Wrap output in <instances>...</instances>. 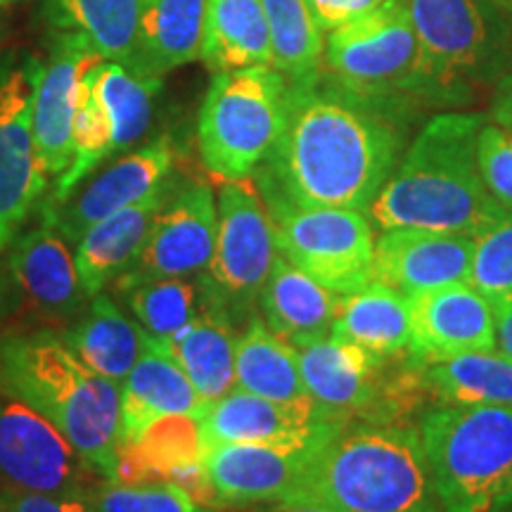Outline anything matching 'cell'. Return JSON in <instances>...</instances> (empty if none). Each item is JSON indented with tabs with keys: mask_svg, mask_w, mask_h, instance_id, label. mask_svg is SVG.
<instances>
[{
	"mask_svg": "<svg viewBox=\"0 0 512 512\" xmlns=\"http://www.w3.org/2000/svg\"><path fill=\"white\" fill-rule=\"evenodd\" d=\"M207 0H143L131 69L162 79L200 60Z\"/></svg>",
	"mask_w": 512,
	"mask_h": 512,
	"instance_id": "29",
	"label": "cell"
},
{
	"mask_svg": "<svg viewBox=\"0 0 512 512\" xmlns=\"http://www.w3.org/2000/svg\"><path fill=\"white\" fill-rule=\"evenodd\" d=\"M128 309L150 337H169L209 306L207 287L200 278H164L119 290Z\"/></svg>",
	"mask_w": 512,
	"mask_h": 512,
	"instance_id": "36",
	"label": "cell"
},
{
	"mask_svg": "<svg viewBox=\"0 0 512 512\" xmlns=\"http://www.w3.org/2000/svg\"><path fill=\"white\" fill-rule=\"evenodd\" d=\"M394 126L366 98L330 86L290 83L280 138L256 169L264 202L366 211L399 164Z\"/></svg>",
	"mask_w": 512,
	"mask_h": 512,
	"instance_id": "1",
	"label": "cell"
},
{
	"mask_svg": "<svg viewBox=\"0 0 512 512\" xmlns=\"http://www.w3.org/2000/svg\"><path fill=\"white\" fill-rule=\"evenodd\" d=\"M290 81L271 64L214 74L204 95L197 143L207 169L221 181L252 178L278 143Z\"/></svg>",
	"mask_w": 512,
	"mask_h": 512,
	"instance_id": "7",
	"label": "cell"
},
{
	"mask_svg": "<svg viewBox=\"0 0 512 512\" xmlns=\"http://www.w3.org/2000/svg\"><path fill=\"white\" fill-rule=\"evenodd\" d=\"M325 441L309 446H207L204 472H207L214 501L223 505L292 503L302 489L313 453Z\"/></svg>",
	"mask_w": 512,
	"mask_h": 512,
	"instance_id": "14",
	"label": "cell"
},
{
	"mask_svg": "<svg viewBox=\"0 0 512 512\" xmlns=\"http://www.w3.org/2000/svg\"><path fill=\"white\" fill-rule=\"evenodd\" d=\"M69 349L88 368L114 384H124L140 354L147 347V335L138 320H131L107 294H95L79 316L62 332Z\"/></svg>",
	"mask_w": 512,
	"mask_h": 512,
	"instance_id": "28",
	"label": "cell"
},
{
	"mask_svg": "<svg viewBox=\"0 0 512 512\" xmlns=\"http://www.w3.org/2000/svg\"><path fill=\"white\" fill-rule=\"evenodd\" d=\"M8 266L24 304L48 323H72L91 302L69 242L50 223L12 240Z\"/></svg>",
	"mask_w": 512,
	"mask_h": 512,
	"instance_id": "21",
	"label": "cell"
},
{
	"mask_svg": "<svg viewBox=\"0 0 512 512\" xmlns=\"http://www.w3.org/2000/svg\"><path fill=\"white\" fill-rule=\"evenodd\" d=\"M330 337L387 361L411 349V304L406 294L370 280L356 292L342 294Z\"/></svg>",
	"mask_w": 512,
	"mask_h": 512,
	"instance_id": "27",
	"label": "cell"
},
{
	"mask_svg": "<svg viewBox=\"0 0 512 512\" xmlns=\"http://www.w3.org/2000/svg\"><path fill=\"white\" fill-rule=\"evenodd\" d=\"M31 95V69L0 81V252L17 238L48 183L31 133Z\"/></svg>",
	"mask_w": 512,
	"mask_h": 512,
	"instance_id": "15",
	"label": "cell"
},
{
	"mask_svg": "<svg viewBox=\"0 0 512 512\" xmlns=\"http://www.w3.org/2000/svg\"><path fill=\"white\" fill-rule=\"evenodd\" d=\"M484 119L448 112L430 119L377 192L368 216L375 228H422L477 238L505 214L479 171Z\"/></svg>",
	"mask_w": 512,
	"mask_h": 512,
	"instance_id": "2",
	"label": "cell"
},
{
	"mask_svg": "<svg viewBox=\"0 0 512 512\" xmlns=\"http://www.w3.org/2000/svg\"><path fill=\"white\" fill-rule=\"evenodd\" d=\"M323 67L358 98L422 93L420 46L406 0H382L375 10L330 31Z\"/></svg>",
	"mask_w": 512,
	"mask_h": 512,
	"instance_id": "8",
	"label": "cell"
},
{
	"mask_svg": "<svg viewBox=\"0 0 512 512\" xmlns=\"http://www.w3.org/2000/svg\"><path fill=\"white\" fill-rule=\"evenodd\" d=\"M292 503L332 512H444L420 430L392 425L339 427L316 448Z\"/></svg>",
	"mask_w": 512,
	"mask_h": 512,
	"instance_id": "4",
	"label": "cell"
},
{
	"mask_svg": "<svg viewBox=\"0 0 512 512\" xmlns=\"http://www.w3.org/2000/svg\"><path fill=\"white\" fill-rule=\"evenodd\" d=\"M53 22L86 38L105 62L131 67L143 0H50Z\"/></svg>",
	"mask_w": 512,
	"mask_h": 512,
	"instance_id": "33",
	"label": "cell"
},
{
	"mask_svg": "<svg viewBox=\"0 0 512 512\" xmlns=\"http://www.w3.org/2000/svg\"><path fill=\"white\" fill-rule=\"evenodd\" d=\"M166 200H169V183L131 207L95 223L83 235L76 245V268L88 297L100 294L112 280H119L133 266Z\"/></svg>",
	"mask_w": 512,
	"mask_h": 512,
	"instance_id": "25",
	"label": "cell"
},
{
	"mask_svg": "<svg viewBox=\"0 0 512 512\" xmlns=\"http://www.w3.org/2000/svg\"><path fill=\"white\" fill-rule=\"evenodd\" d=\"M91 512H214L176 484L102 482L91 496Z\"/></svg>",
	"mask_w": 512,
	"mask_h": 512,
	"instance_id": "37",
	"label": "cell"
},
{
	"mask_svg": "<svg viewBox=\"0 0 512 512\" xmlns=\"http://www.w3.org/2000/svg\"><path fill=\"white\" fill-rule=\"evenodd\" d=\"M0 512H91V501L0 484Z\"/></svg>",
	"mask_w": 512,
	"mask_h": 512,
	"instance_id": "40",
	"label": "cell"
},
{
	"mask_svg": "<svg viewBox=\"0 0 512 512\" xmlns=\"http://www.w3.org/2000/svg\"><path fill=\"white\" fill-rule=\"evenodd\" d=\"M88 83L110 119L114 155L138 143L152 124L162 79L140 74L121 62H100L88 74Z\"/></svg>",
	"mask_w": 512,
	"mask_h": 512,
	"instance_id": "34",
	"label": "cell"
},
{
	"mask_svg": "<svg viewBox=\"0 0 512 512\" xmlns=\"http://www.w3.org/2000/svg\"><path fill=\"white\" fill-rule=\"evenodd\" d=\"M171 164L174 150L169 138H157L155 143L119 157L64 204L43 207V221L50 223L69 245H79L95 223L162 188L169 178Z\"/></svg>",
	"mask_w": 512,
	"mask_h": 512,
	"instance_id": "17",
	"label": "cell"
},
{
	"mask_svg": "<svg viewBox=\"0 0 512 512\" xmlns=\"http://www.w3.org/2000/svg\"><path fill=\"white\" fill-rule=\"evenodd\" d=\"M5 299H8V283H5V275L0 273V316L5 311Z\"/></svg>",
	"mask_w": 512,
	"mask_h": 512,
	"instance_id": "45",
	"label": "cell"
},
{
	"mask_svg": "<svg viewBox=\"0 0 512 512\" xmlns=\"http://www.w3.org/2000/svg\"><path fill=\"white\" fill-rule=\"evenodd\" d=\"M105 62L86 38L60 36L46 64H31V133L48 178H60L74 159V121L86 76Z\"/></svg>",
	"mask_w": 512,
	"mask_h": 512,
	"instance_id": "13",
	"label": "cell"
},
{
	"mask_svg": "<svg viewBox=\"0 0 512 512\" xmlns=\"http://www.w3.org/2000/svg\"><path fill=\"white\" fill-rule=\"evenodd\" d=\"M325 36L375 10L382 0H306Z\"/></svg>",
	"mask_w": 512,
	"mask_h": 512,
	"instance_id": "41",
	"label": "cell"
},
{
	"mask_svg": "<svg viewBox=\"0 0 512 512\" xmlns=\"http://www.w3.org/2000/svg\"><path fill=\"white\" fill-rule=\"evenodd\" d=\"M278 252L337 294L373 280L375 230L366 211L266 202Z\"/></svg>",
	"mask_w": 512,
	"mask_h": 512,
	"instance_id": "10",
	"label": "cell"
},
{
	"mask_svg": "<svg viewBox=\"0 0 512 512\" xmlns=\"http://www.w3.org/2000/svg\"><path fill=\"white\" fill-rule=\"evenodd\" d=\"M501 3L505 5V8H508V10L512 12V0H501Z\"/></svg>",
	"mask_w": 512,
	"mask_h": 512,
	"instance_id": "47",
	"label": "cell"
},
{
	"mask_svg": "<svg viewBox=\"0 0 512 512\" xmlns=\"http://www.w3.org/2000/svg\"><path fill=\"white\" fill-rule=\"evenodd\" d=\"M273 512H332L323 505H313V503H290V505H278Z\"/></svg>",
	"mask_w": 512,
	"mask_h": 512,
	"instance_id": "44",
	"label": "cell"
},
{
	"mask_svg": "<svg viewBox=\"0 0 512 512\" xmlns=\"http://www.w3.org/2000/svg\"><path fill=\"white\" fill-rule=\"evenodd\" d=\"M204 451L202 418L188 413L164 415L117 448L114 482L176 484L211 508L216 501L204 472Z\"/></svg>",
	"mask_w": 512,
	"mask_h": 512,
	"instance_id": "18",
	"label": "cell"
},
{
	"mask_svg": "<svg viewBox=\"0 0 512 512\" xmlns=\"http://www.w3.org/2000/svg\"><path fill=\"white\" fill-rule=\"evenodd\" d=\"M12 3H19V0H0V8H5V5H12Z\"/></svg>",
	"mask_w": 512,
	"mask_h": 512,
	"instance_id": "46",
	"label": "cell"
},
{
	"mask_svg": "<svg viewBox=\"0 0 512 512\" xmlns=\"http://www.w3.org/2000/svg\"><path fill=\"white\" fill-rule=\"evenodd\" d=\"M219 228L209 271L202 275L209 304L233 323L254 316L259 292L278 254L273 219L252 178L221 181L216 195Z\"/></svg>",
	"mask_w": 512,
	"mask_h": 512,
	"instance_id": "9",
	"label": "cell"
},
{
	"mask_svg": "<svg viewBox=\"0 0 512 512\" xmlns=\"http://www.w3.org/2000/svg\"><path fill=\"white\" fill-rule=\"evenodd\" d=\"M491 119L503 131L512 136V72L505 74L501 81L496 83L494 102H491Z\"/></svg>",
	"mask_w": 512,
	"mask_h": 512,
	"instance_id": "42",
	"label": "cell"
},
{
	"mask_svg": "<svg viewBox=\"0 0 512 512\" xmlns=\"http://www.w3.org/2000/svg\"><path fill=\"white\" fill-rule=\"evenodd\" d=\"M150 342L188 375L207 406H214L235 389L238 335L226 311L209 304L185 328L169 337H150Z\"/></svg>",
	"mask_w": 512,
	"mask_h": 512,
	"instance_id": "24",
	"label": "cell"
},
{
	"mask_svg": "<svg viewBox=\"0 0 512 512\" xmlns=\"http://www.w3.org/2000/svg\"><path fill=\"white\" fill-rule=\"evenodd\" d=\"M342 425L344 422L332 420L311 399L271 401L233 389L204 413L202 437L204 446H309L330 439Z\"/></svg>",
	"mask_w": 512,
	"mask_h": 512,
	"instance_id": "16",
	"label": "cell"
},
{
	"mask_svg": "<svg viewBox=\"0 0 512 512\" xmlns=\"http://www.w3.org/2000/svg\"><path fill=\"white\" fill-rule=\"evenodd\" d=\"M494 323H496V349L503 356L512 358V297L494 299Z\"/></svg>",
	"mask_w": 512,
	"mask_h": 512,
	"instance_id": "43",
	"label": "cell"
},
{
	"mask_svg": "<svg viewBox=\"0 0 512 512\" xmlns=\"http://www.w3.org/2000/svg\"><path fill=\"white\" fill-rule=\"evenodd\" d=\"M235 389L271 401L311 399L299 370V351L275 337L259 313L247 320V330L238 337Z\"/></svg>",
	"mask_w": 512,
	"mask_h": 512,
	"instance_id": "31",
	"label": "cell"
},
{
	"mask_svg": "<svg viewBox=\"0 0 512 512\" xmlns=\"http://www.w3.org/2000/svg\"><path fill=\"white\" fill-rule=\"evenodd\" d=\"M420 46L422 93L456 95L501 81L512 64V12L501 0H406Z\"/></svg>",
	"mask_w": 512,
	"mask_h": 512,
	"instance_id": "6",
	"label": "cell"
},
{
	"mask_svg": "<svg viewBox=\"0 0 512 512\" xmlns=\"http://www.w3.org/2000/svg\"><path fill=\"white\" fill-rule=\"evenodd\" d=\"M0 394L64 434L105 482L117 475L121 387L95 373L55 330L0 339Z\"/></svg>",
	"mask_w": 512,
	"mask_h": 512,
	"instance_id": "3",
	"label": "cell"
},
{
	"mask_svg": "<svg viewBox=\"0 0 512 512\" xmlns=\"http://www.w3.org/2000/svg\"><path fill=\"white\" fill-rule=\"evenodd\" d=\"M470 283L494 302L512 297V214H505L475 238Z\"/></svg>",
	"mask_w": 512,
	"mask_h": 512,
	"instance_id": "38",
	"label": "cell"
},
{
	"mask_svg": "<svg viewBox=\"0 0 512 512\" xmlns=\"http://www.w3.org/2000/svg\"><path fill=\"white\" fill-rule=\"evenodd\" d=\"M95 477L98 472L43 415L22 401H0V484L91 501Z\"/></svg>",
	"mask_w": 512,
	"mask_h": 512,
	"instance_id": "11",
	"label": "cell"
},
{
	"mask_svg": "<svg viewBox=\"0 0 512 512\" xmlns=\"http://www.w3.org/2000/svg\"><path fill=\"white\" fill-rule=\"evenodd\" d=\"M420 439L444 512H508L512 505V408L439 406Z\"/></svg>",
	"mask_w": 512,
	"mask_h": 512,
	"instance_id": "5",
	"label": "cell"
},
{
	"mask_svg": "<svg viewBox=\"0 0 512 512\" xmlns=\"http://www.w3.org/2000/svg\"><path fill=\"white\" fill-rule=\"evenodd\" d=\"M297 351L306 392L320 411L337 422L366 411L382 361L335 337L318 339Z\"/></svg>",
	"mask_w": 512,
	"mask_h": 512,
	"instance_id": "23",
	"label": "cell"
},
{
	"mask_svg": "<svg viewBox=\"0 0 512 512\" xmlns=\"http://www.w3.org/2000/svg\"><path fill=\"white\" fill-rule=\"evenodd\" d=\"M477 157L489 195L498 207L512 214V136L494 121L491 124L484 121L479 131Z\"/></svg>",
	"mask_w": 512,
	"mask_h": 512,
	"instance_id": "39",
	"label": "cell"
},
{
	"mask_svg": "<svg viewBox=\"0 0 512 512\" xmlns=\"http://www.w3.org/2000/svg\"><path fill=\"white\" fill-rule=\"evenodd\" d=\"M475 238L422 228H389L375 238L373 280L415 294L470 283Z\"/></svg>",
	"mask_w": 512,
	"mask_h": 512,
	"instance_id": "19",
	"label": "cell"
},
{
	"mask_svg": "<svg viewBox=\"0 0 512 512\" xmlns=\"http://www.w3.org/2000/svg\"><path fill=\"white\" fill-rule=\"evenodd\" d=\"M422 366V384L446 406L512 408V358L501 351H470Z\"/></svg>",
	"mask_w": 512,
	"mask_h": 512,
	"instance_id": "32",
	"label": "cell"
},
{
	"mask_svg": "<svg viewBox=\"0 0 512 512\" xmlns=\"http://www.w3.org/2000/svg\"><path fill=\"white\" fill-rule=\"evenodd\" d=\"M271 34L273 67L290 83H311L323 74L325 34L306 0H261Z\"/></svg>",
	"mask_w": 512,
	"mask_h": 512,
	"instance_id": "35",
	"label": "cell"
},
{
	"mask_svg": "<svg viewBox=\"0 0 512 512\" xmlns=\"http://www.w3.org/2000/svg\"><path fill=\"white\" fill-rule=\"evenodd\" d=\"M411 354L418 363L496 349L494 304L472 283H456L408 297Z\"/></svg>",
	"mask_w": 512,
	"mask_h": 512,
	"instance_id": "20",
	"label": "cell"
},
{
	"mask_svg": "<svg viewBox=\"0 0 512 512\" xmlns=\"http://www.w3.org/2000/svg\"><path fill=\"white\" fill-rule=\"evenodd\" d=\"M200 60L214 74L256 64L273 67L271 34L261 0H207Z\"/></svg>",
	"mask_w": 512,
	"mask_h": 512,
	"instance_id": "30",
	"label": "cell"
},
{
	"mask_svg": "<svg viewBox=\"0 0 512 512\" xmlns=\"http://www.w3.org/2000/svg\"><path fill=\"white\" fill-rule=\"evenodd\" d=\"M219 211L207 183H188L169 195L152 223L133 266L117 280L119 290L147 280L200 278L209 271L216 247Z\"/></svg>",
	"mask_w": 512,
	"mask_h": 512,
	"instance_id": "12",
	"label": "cell"
},
{
	"mask_svg": "<svg viewBox=\"0 0 512 512\" xmlns=\"http://www.w3.org/2000/svg\"><path fill=\"white\" fill-rule=\"evenodd\" d=\"M339 299L342 294L316 283L278 252L256 304L261 320L275 337L302 349L330 337Z\"/></svg>",
	"mask_w": 512,
	"mask_h": 512,
	"instance_id": "22",
	"label": "cell"
},
{
	"mask_svg": "<svg viewBox=\"0 0 512 512\" xmlns=\"http://www.w3.org/2000/svg\"><path fill=\"white\" fill-rule=\"evenodd\" d=\"M209 406L200 399L188 375L171 361L169 356L152 347L140 354L138 363L121 384V415H119V444L138 437L150 422L164 415L188 413L204 418Z\"/></svg>",
	"mask_w": 512,
	"mask_h": 512,
	"instance_id": "26",
	"label": "cell"
}]
</instances>
